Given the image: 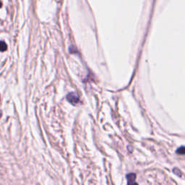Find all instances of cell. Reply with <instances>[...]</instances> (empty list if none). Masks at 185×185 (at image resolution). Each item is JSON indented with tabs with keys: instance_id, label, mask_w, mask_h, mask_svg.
<instances>
[{
	"instance_id": "cell-6",
	"label": "cell",
	"mask_w": 185,
	"mask_h": 185,
	"mask_svg": "<svg viewBox=\"0 0 185 185\" xmlns=\"http://www.w3.org/2000/svg\"><path fill=\"white\" fill-rule=\"evenodd\" d=\"M0 117H1V113H0Z\"/></svg>"
},
{
	"instance_id": "cell-2",
	"label": "cell",
	"mask_w": 185,
	"mask_h": 185,
	"mask_svg": "<svg viewBox=\"0 0 185 185\" xmlns=\"http://www.w3.org/2000/svg\"><path fill=\"white\" fill-rule=\"evenodd\" d=\"M127 185H138L136 182V174L134 173H130L127 175Z\"/></svg>"
},
{
	"instance_id": "cell-1",
	"label": "cell",
	"mask_w": 185,
	"mask_h": 185,
	"mask_svg": "<svg viewBox=\"0 0 185 185\" xmlns=\"http://www.w3.org/2000/svg\"><path fill=\"white\" fill-rule=\"evenodd\" d=\"M67 100L72 104H76L79 101V97L77 94L74 92L70 93L67 95Z\"/></svg>"
},
{
	"instance_id": "cell-3",
	"label": "cell",
	"mask_w": 185,
	"mask_h": 185,
	"mask_svg": "<svg viewBox=\"0 0 185 185\" xmlns=\"http://www.w3.org/2000/svg\"><path fill=\"white\" fill-rule=\"evenodd\" d=\"M8 46H7V44H5L3 41H0V51H4L7 49Z\"/></svg>"
},
{
	"instance_id": "cell-5",
	"label": "cell",
	"mask_w": 185,
	"mask_h": 185,
	"mask_svg": "<svg viewBox=\"0 0 185 185\" xmlns=\"http://www.w3.org/2000/svg\"><path fill=\"white\" fill-rule=\"evenodd\" d=\"M1 5H2V2H0V7H1Z\"/></svg>"
},
{
	"instance_id": "cell-4",
	"label": "cell",
	"mask_w": 185,
	"mask_h": 185,
	"mask_svg": "<svg viewBox=\"0 0 185 185\" xmlns=\"http://www.w3.org/2000/svg\"><path fill=\"white\" fill-rule=\"evenodd\" d=\"M176 153L180 155L184 154V146H182L180 148L177 149V150H176Z\"/></svg>"
}]
</instances>
